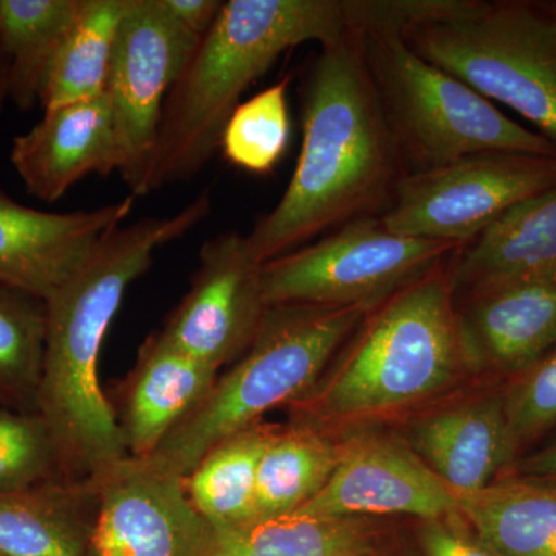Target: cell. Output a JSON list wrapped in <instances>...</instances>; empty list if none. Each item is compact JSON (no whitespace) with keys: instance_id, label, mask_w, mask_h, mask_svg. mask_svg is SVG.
<instances>
[{"instance_id":"9a60e30c","label":"cell","mask_w":556,"mask_h":556,"mask_svg":"<svg viewBox=\"0 0 556 556\" xmlns=\"http://www.w3.org/2000/svg\"><path fill=\"white\" fill-rule=\"evenodd\" d=\"M456 318L467 367L514 378L556 348V277L468 295Z\"/></svg>"},{"instance_id":"52a82bcc","label":"cell","mask_w":556,"mask_h":556,"mask_svg":"<svg viewBox=\"0 0 556 556\" xmlns=\"http://www.w3.org/2000/svg\"><path fill=\"white\" fill-rule=\"evenodd\" d=\"M362 50L407 174L489 152L556 155L463 80L424 60L401 33H368Z\"/></svg>"},{"instance_id":"8992f818","label":"cell","mask_w":556,"mask_h":556,"mask_svg":"<svg viewBox=\"0 0 556 556\" xmlns=\"http://www.w3.org/2000/svg\"><path fill=\"white\" fill-rule=\"evenodd\" d=\"M424 60L507 105L556 146V2L444 0L402 31Z\"/></svg>"},{"instance_id":"d6a6232c","label":"cell","mask_w":556,"mask_h":556,"mask_svg":"<svg viewBox=\"0 0 556 556\" xmlns=\"http://www.w3.org/2000/svg\"><path fill=\"white\" fill-rule=\"evenodd\" d=\"M522 477L556 478V438L535 452H527L519 457L506 475Z\"/></svg>"},{"instance_id":"7c38bea8","label":"cell","mask_w":556,"mask_h":556,"mask_svg":"<svg viewBox=\"0 0 556 556\" xmlns=\"http://www.w3.org/2000/svg\"><path fill=\"white\" fill-rule=\"evenodd\" d=\"M94 485L93 556L203 555L212 529L181 477L127 457Z\"/></svg>"},{"instance_id":"277c9868","label":"cell","mask_w":556,"mask_h":556,"mask_svg":"<svg viewBox=\"0 0 556 556\" xmlns=\"http://www.w3.org/2000/svg\"><path fill=\"white\" fill-rule=\"evenodd\" d=\"M444 263L368 311L328 379L291 404L298 426L318 430L332 420L408 407L441 393L468 368Z\"/></svg>"},{"instance_id":"9c48e42d","label":"cell","mask_w":556,"mask_h":556,"mask_svg":"<svg viewBox=\"0 0 556 556\" xmlns=\"http://www.w3.org/2000/svg\"><path fill=\"white\" fill-rule=\"evenodd\" d=\"M556 186V155L489 152L407 174L380 215L391 232L466 244L522 201Z\"/></svg>"},{"instance_id":"603a6c76","label":"cell","mask_w":556,"mask_h":556,"mask_svg":"<svg viewBox=\"0 0 556 556\" xmlns=\"http://www.w3.org/2000/svg\"><path fill=\"white\" fill-rule=\"evenodd\" d=\"M84 0H0V61L7 97L22 110L39 102L43 80Z\"/></svg>"},{"instance_id":"4fadbf2b","label":"cell","mask_w":556,"mask_h":556,"mask_svg":"<svg viewBox=\"0 0 556 556\" xmlns=\"http://www.w3.org/2000/svg\"><path fill=\"white\" fill-rule=\"evenodd\" d=\"M327 485L294 514L327 518L412 515L427 522L460 518L455 493L416 453L379 438L342 444Z\"/></svg>"},{"instance_id":"5b68a950","label":"cell","mask_w":556,"mask_h":556,"mask_svg":"<svg viewBox=\"0 0 556 556\" xmlns=\"http://www.w3.org/2000/svg\"><path fill=\"white\" fill-rule=\"evenodd\" d=\"M375 308V306H372ZM368 306H269L251 345L218 375L199 407L164 439L150 466L185 478L208 450L313 390Z\"/></svg>"},{"instance_id":"7402d4cb","label":"cell","mask_w":556,"mask_h":556,"mask_svg":"<svg viewBox=\"0 0 556 556\" xmlns=\"http://www.w3.org/2000/svg\"><path fill=\"white\" fill-rule=\"evenodd\" d=\"M375 544L368 518L289 514L212 530L201 556H369Z\"/></svg>"},{"instance_id":"836d02e7","label":"cell","mask_w":556,"mask_h":556,"mask_svg":"<svg viewBox=\"0 0 556 556\" xmlns=\"http://www.w3.org/2000/svg\"><path fill=\"white\" fill-rule=\"evenodd\" d=\"M5 70H3L2 61H0V105H2V102L5 100Z\"/></svg>"},{"instance_id":"d4e9b609","label":"cell","mask_w":556,"mask_h":556,"mask_svg":"<svg viewBox=\"0 0 556 556\" xmlns=\"http://www.w3.org/2000/svg\"><path fill=\"white\" fill-rule=\"evenodd\" d=\"M130 0H84L40 91L43 110L100 98L108 90L116 39Z\"/></svg>"},{"instance_id":"f1b7e54d","label":"cell","mask_w":556,"mask_h":556,"mask_svg":"<svg viewBox=\"0 0 556 556\" xmlns=\"http://www.w3.org/2000/svg\"><path fill=\"white\" fill-rule=\"evenodd\" d=\"M62 478L60 456L39 413L0 407V493Z\"/></svg>"},{"instance_id":"1f68e13d","label":"cell","mask_w":556,"mask_h":556,"mask_svg":"<svg viewBox=\"0 0 556 556\" xmlns=\"http://www.w3.org/2000/svg\"><path fill=\"white\" fill-rule=\"evenodd\" d=\"M163 5L186 30L201 40L214 27L225 2L222 0H163Z\"/></svg>"},{"instance_id":"e0dca14e","label":"cell","mask_w":556,"mask_h":556,"mask_svg":"<svg viewBox=\"0 0 556 556\" xmlns=\"http://www.w3.org/2000/svg\"><path fill=\"white\" fill-rule=\"evenodd\" d=\"M219 371L182 353L153 332L139 348L137 364L112 402L127 453L146 459L155 453L207 396Z\"/></svg>"},{"instance_id":"30bf717a","label":"cell","mask_w":556,"mask_h":556,"mask_svg":"<svg viewBox=\"0 0 556 556\" xmlns=\"http://www.w3.org/2000/svg\"><path fill=\"white\" fill-rule=\"evenodd\" d=\"M201 40L163 0H130L116 39L108 94L121 150L118 174L139 197L159 139L167 94Z\"/></svg>"},{"instance_id":"5bb4252c","label":"cell","mask_w":556,"mask_h":556,"mask_svg":"<svg viewBox=\"0 0 556 556\" xmlns=\"http://www.w3.org/2000/svg\"><path fill=\"white\" fill-rule=\"evenodd\" d=\"M134 197L93 211H39L0 189V285L46 302L130 214Z\"/></svg>"},{"instance_id":"8fae6325","label":"cell","mask_w":556,"mask_h":556,"mask_svg":"<svg viewBox=\"0 0 556 556\" xmlns=\"http://www.w3.org/2000/svg\"><path fill=\"white\" fill-rule=\"evenodd\" d=\"M262 269L247 236L228 232L207 240L189 292L167 317L161 336L217 371L236 362L269 308Z\"/></svg>"},{"instance_id":"83f0119b","label":"cell","mask_w":556,"mask_h":556,"mask_svg":"<svg viewBox=\"0 0 556 556\" xmlns=\"http://www.w3.org/2000/svg\"><path fill=\"white\" fill-rule=\"evenodd\" d=\"M289 78L241 102L229 116L219 149L232 166L266 175L283 159L291 137Z\"/></svg>"},{"instance_id":"4dcf8cb0","label":"cell","mask_w":556,"mask_h":556,"mask_svg":"<svg viewBox=\"0 0 556 556\" xmlns=\"http://www.w3.org/2000/svg\"><path fill=\"white\" fill-rule=\"evenodd\" d=\"M420 540L427 556H495L479 541L468 540L445 522H428Z\"/></svg>"},{"instance_id":"6da1fadb","label":"cell","mask_w":556,"mask_h":556,"mask_svg":"<svg viewBox=\"0 0 556 556\" xmlns=\"http://www.w3.org/2000/svg\"><path fill=\"white\" fill-rule=\"evenodd\" d=\"M302 149L277 206L249 233L260 263L329 229L380 217L407 175L376 91L362 36L321 47L302 90Z\"/></svg>"},{"instance_id":"d6986e66","label":"cell","mask_w":556,"mask_h":556,"mask_svg":"<svg viewBox=\"0 0 556 556\" xmlns=\"http://www.w3.org/2000/svg\"><path fill=\"white\" fill-rule=\"evenodd\" d=\"M556 277V186L510 208L450 258L453 298Z\"/></svg>"},{"instance_id":"2e32d148","label":"cell","mask_w":556,"mask_h":556,"mask_svg":"<svg viewBox=\"0 0 556 556\" xmlns=\"http://www.w3.org/2000/svg\"><path fill=\"white\" fill-rule=\"evenodd\" d=\"M10 160L28 193L46 203L89 175L118 172L119 141L108 94L46 110L35 127L14 138Z\"/></svg>"},{"instance_id":"f546056e","label":"cell","mask_w":556,"mask_h":556,"mask_svg":"<svg viewBox=\"0 0 556 556\" xmlns=\"http://www.w3.org/2000/svg\"><path fill=\"white\" fill-rule=\"evenodd\" d=\"M504 412L518 459L556 427V348L503 386Z\"/></svg>"},{"instance_id":"ba28073f","label":"cell","mask_w":556,"mask_h":556,"mask_svg":"<svg viewBox=\"0 0 556 556\" xmlns=\"http://www.w3.org/2000/svg\"><path fill=\"white\" fill-rule=\"evenodd\" d=\"M463 247L391 232L380 217L358 218L265 263L263 295L268 306L372 308Z\"/></svg>"},{"instance_id":"484cf974","label":"cell","mask_w":556,"mask_h":556,"mask_svg":"<svg viewBox=\"0 0 556 556\" xmlns=\"http://www.w3.org/2000/svg\"><path fill=\"white\" fill-rule=\"evenodd\" d=\"M342 448L317 428H278L260 460L255 518L294 514L308 504L334 473Z\"/></svg>"},{"instance_id":"ffe728a7","label":"cell","mask_w":556,"mask_h":556,"mask_svg":"<svg viewBox=\"0 0 556 556\" xmlns=\"http://www.w3.org/2000/svg\"><path fill=\"white\" fill-rule=\"evenodd\" d=\"M97 506V485L65 478L0 493V556H93Z\"/></svg>"},{"instance_id":"7a4b0ae2","label":"cell","mask_w":556,"mask_h":556,"mask_svg":"<svg viewBox=\"0 0 556 556\" xmlns=\"http://www.w3.org/2000/svg\"><path fill=\"white\" fill-rule=\"evenodd\" d=\"M208 212L211 199L203 193L170 217L113 229L46 300L38 413L56 445L62 478L97 484L130 457L101 386L102 343L127 289L150 268L155 252L200 225Z\"/></svg>"},{"instance_id":"44dd1931","label":"cell","mask_w":556,"mask_h":556,"mask_svg":"<svg viewBox=\"0 0 556 556\" xmlns=\"http://www.w3.org/2000/svg\"><path fill=\"white\" fill-rule=\"evenodd\" d=\"M460 518L495 556H556V478L504 475L456 495Z\"/></svg>"},{"instance_id":"cb8c5ba5","label":"cell","mask_w":556,"mask_h":556,"mask_svg":"<svg viewBox=\"0 0 556 556\" xmlns=\"http://www.w3.org/2000/svg\"><path fill=\"white\" fill-rule=\"evenodd\" d=\"M277 427L258 422L223 439L182 478L193 508L212 530L255 518V482Z\"/></svg>"},{"instance_id":"3957f363","label":"cell","mask_w":556,"mask_h":556,"mask_svg":"<svg viewBox=\"0 0 556 556\" xmlns=\"http://www.w3.org/2000/svg\"><path fill=\"white\" fill-rule=\"evenodd\" d=\"M380 0H229L174 84L139 197L199 174L243 91L285 53L382 25Z\"/></svg>"},{"instance_id":"4316f807","label":"cell","mask_w":556,"mask_h":556,"mask_svg":"<svg viewBox=\"0 0 556 556\" xmlns=\"http://www.w3.org/2000/svg\"><path fill=\"white\" fill-rule=\"evenodd\" d=\"M46 302L0 285V407L38 413Z\"/></svg>"},{"instance_id":"ac0fdd59","label":"cell","mask_w":556,"mask_h":556,"mask_svg":"<svg viewBox=\"0 0 556 556\" xmlns=\"http://www.w3.org/2000/svg\"><path fill=\"white\" fill-rule=\"evenodd\" d=\"M409 442L455 495L485 489L518 460L504 412L503 387L419 420Z\"/></svg>"}]
</instances>
